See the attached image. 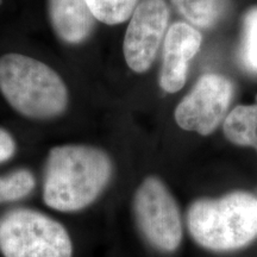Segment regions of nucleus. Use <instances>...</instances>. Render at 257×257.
<instances>
[{"instance_id": "1", "label": "nucleus", "mask_w": 257, "mask_h": 257, "mask_svg": "<svg viewBox=\"0 0 257 257\" xmlns=\"http://www.w3.org/2000/svg\"><path fill=\"white\" fill-rule=\"evenodd\" d=\"M113 172L107 153L86 144L51 148L44 168L43 200L59 212H78L101 194Z\"/></svg>"}, {"instance_id": "2", "label": "nucleus", "mask_w": 257, "mask_h": 257, "mask_svg": "<svg viewBox=\"0 0 257 257\" xmlns=\"http://www.w3.org/2000/svg\"><path fill=\"white\" fill-rule=\"evenodd\" d=\"M0 92L17 113L34 120L55 119L69 105L62 76L49 64L21 53L0 56Z\"/></svg>"}, {"instance_id": "3", "label": "nucleus", "mask_w": 257, "mask_h": 257, "mask_svg": "<svg viewBox=\"0 0 257 257\" xmlns=\"http://www.w3.org/2000/svg\"><path fill=\"white\" fill-rule=\"evenodd\" d=\"M187 224L193 238L205 248H242L257 236V199L245 192L214 200L201 199L189 207Z\"/></svg>"}, {"instance_id": "4", "label": "nucleus", "mask_w": 257, "mask_h": 257, "mask_svg": "<svg viewBox=\"0 0 257 257\" xmlns=\"http://www.w3.org/2000/svg\"><path fill=\"white\" fill-rule=\"evenodd\" d=\"M0 252L4 257H72L66 227L42 212L15 208L0 217Z\"/></svg>"}, {"instance_id": "5", "label": "nucleus", "mask_w": 257, "mask_h": 257, "mask_svg": "<svg viewBox=\"0 0 257 257\" xmlns=\"http://www.w3.org/2000/svg\"><path fill=\"white\" fill-rule=\"evenodd\" d=\"M137 224L144 237L162 251H173L182 237L178 205L157 178H148L138 187L134 199Z\"/></svg>"}, {"instance_id": "6", "label": "nucleus", "mask_w": 257, "mask_h": 257, "mask_svg": "<svg viewBox=\"0 0 257 257\" xmlns=\"http://www.w3.org/2000/svg\"><path fill=\"white\" fill-rule=\"evenodd\" d=\"M233 86L229 79L214 73L202 75L175 110V120L187 131L210 135L226 118Z\"/></svg>"}, {"instance_id": "7", "label": "nucleus", "mask_w": 257, "mask_h": 257, "mask_svg": "<svg viewBox=\"0 0 257 257\" xmlns=\"http://www.w3.org/2000/svg\"><path fill=\"white\" fill-rule=\"evenodd\" d=\"M169 23L166 0H142L131 15L123 42L124 59L135 73H146L155 61Z\"/></svg>"}, {"instance_id": "8", "label": "nucleus", "mask_w": 257, "mask_h": 257, "mask_svg": "<svg viewBox=\"0 0 257 257\" xmlns=\"http://www.w3.org/2000/svg\"><path fill=\"white\" fill-rule=\"evenodd\" d=\"M201 42L200 32L184 22L168 28L163 42V61L159 76L163 91L175 93L184 87L188 63L198 54Z\"/></svg>"}, {"instance_id": "9", "label": "nucleus", "mask_w": 257, "mask_h": 257, "mask_svg": "<svg viewBox=\"0 0 257 257\" xmlns=\"http://www.w3.org/2000/svg\"><path fill=\"white\" fill-rule=\"evenodd\" d=\"M48 17L56 37L68 46L85 43L95 29L86 0H48Z\"/></svg>"}, {"instance_id": "10", "label": "nucleus", "mask_w": 257, "mask_h": 257, "mask_svg": "<svg viewBox=\"0 0 257 257\" xmlns=\"http://www.w3.org/2000/svg\"><path fill=\"white\" fill-rule=\"evenodd\" d=\"M223 130L230 142L257 150V104L234 107L224 119Z\"/></svg>"}, {"instance_id": "11", "label": "nucleus", "mask_w": 257, "mask_h": 257, "mask_svg": "<svg viewBox=\"0 0 257 257\" xmlns=\"http://www.w3.org/2000/svg\"><path fill=\"white\" fill-rule=\"evenodd\" d=\"M192 25L202 29L213 27L223 11V0H170Z\"/></svg>"}, {"instance_id": "12", "label": "nucleus", "mask_w": 257, "mask_h": 257, "mask_svg": "<svg viewBox=\"0 0 257 257\" xmlns=\"http://www.w3.org/2000/svg\"><path fill=\"white\" fill-rule=\"evenodd\" d=\"M141 0H86L95 19L106 25L126 22Z\"/></svg>"}, {"instance_id": "13", "label": "nucleus", "mask_w": 257, "mask_h": 257, "mask_svg": "<svg viewBox=\"0 0 257 257\" xmlns=\"http://www.w3.org/2000/svg\"><path fill=\"white\" fill-rule=\"evenodd\" d=\"M35 185V176L28 169H17L8 175L0 176V204L27 198L34 191Z\"/></svg>"}, {"instance_id": "14", "label": "nucleus", "mask_w": 257, "mask_h": 257, "mask_svg": "<svg viewBox=\"0 0 257 257\" xmlns=\"http://www.w3.org/2000/svg\"><path fill=\"white\" fill-rule=\"evenodd\" d=\"M239 60L249 73L257 74V8L249 10L244 17Z\"/></svg>"}, {"instance_id": "15", "label": "nucleus", "mask_w": 257, "mask_h": 257, "mask_svg": "<svg viewBox=\"0 0 257 257\" xmlns=\"http://www.w3.org/2000/svg\"><path fill=\"white\" fill-rule=\"evenodd\" d=\"M17 146L10 131L0 127V163H4L16 154Z\"/></svg>"}, {"instance_id": "16", "label": "nucleus", "mask_w": 257, "mask_h": 257, "mask_svg": "<svg viewBox=\"0 0 257 257\" xmlns=\"http://www.w3.org/2000/svg\"><path fill=\"white\" fill-rule=\"evenodd\" d=\"M2 2H3V0H0V5H2Z\"/></svg>"}]
</instances>
